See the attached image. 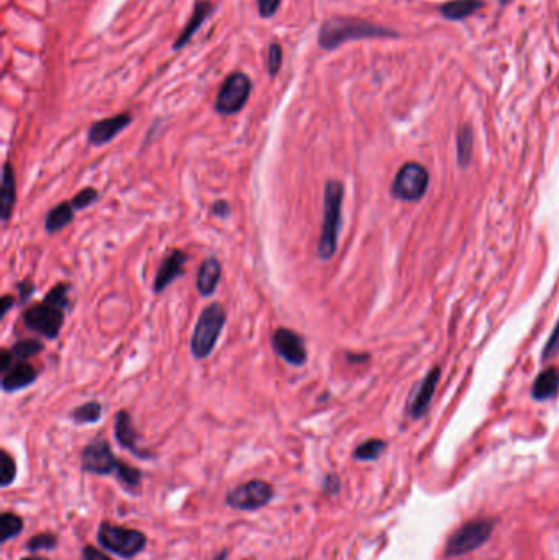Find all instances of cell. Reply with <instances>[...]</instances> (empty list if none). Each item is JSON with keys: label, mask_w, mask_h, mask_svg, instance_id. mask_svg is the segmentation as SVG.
Returning <instances> with one entry per match:
<instances>
[{"label": "cell", "mask_w": 559, "mask_h": 560, "mask_svg": "<svg viewBox=\"0 0 559 560\" xmlns=\"http://www.w3.org/2000/svg\"><path fill=\"white\" fill-rule=\"evenodd\" d=\"M210 212L212 215L217 218H227L231 213V205L227 200H217L212 203Z\"/></svg>", "instance_id": "d590c367"}, {"label": "cell", "mask_w": 559, "mask_h": 560, "mask_svg": "<svg viewBox=\"0 0 559 560\" xmlns=\"http://www.w3.org/2000/svg\"><path fill=\"white\" fill-rule=\"evenodd\" d=\"M15 305V299H13V295H4L2 299H0V306H2V310H0V316H6L8 313V310L12 308V306Z\"/></svg>", "instance_id": "60d3db41"}, {"label": "cell", "mask_w": 559, "mask_h": 560, "mask_svg": "<svg viewBox=\"0 0 559 560\" xmlns=\"http://www.w3.org/2000/svg\"><path fill=\"white\" fill-rule=\"evenodd\" d=\"M274 353L292 367H302L307 362V348L304 338L289 328H277L271 336Z\"/></svg>", "instance_id": "30bf717a"}, {"label": "cell", "mask_w": 559, "mask_h": 560, "mask_svg": "<svg viewBox=\"0 0 559 560\" xmlns=\"http://www.w3.org/2000/svg\"><path fill=\"white\" fill-rule=\"evenodd\" d=\"M281 2L283 0H256L257 4V12L262 18H271L272 15H276V12L279 11Z\"/></svg>", "instance_id": "836d02e7"}, {"label": "cell", "mask_w": 559, "mask_h": 560, "mask_svg": "<svg viewBox=\"0 0 559 560\" xmlns=\"http://www.w3.org/2000/svg\"><path fill=\"white\" fill-rule=\"evenodd\" d=\"M115 439L119 441V444L123 447V449L130 451L131 454L138 456V457H147V452H143L138 447V432H136L133 421H131L130 413L126 410H121L116 413L115 416Z\"/></svg>", "instance_id": "2e32d148"}, {"label": "cell", "mask_w": 559, "mask_h": 560, "mask_svg": "<svg viewBox=\"0 0 559 560\" xmlns=\"http://www.w3.org/2000/svg\"><path fill=\"white\" fill-rule=\"evenodd\" d=\"M99 198H100V193L97 189L86 187V189H82L79 193H76V196L72 197L71 203H72V207H74V210H86V208L94 205Z\"/></svg>", "instance_id": "f546056e"}, {"label": "cell", "mask_w": 559, "mask_h": 560, "mask_svg": "<svg viewBox=\"0 0 559 560\" xmlns=\"http://www.w3.org/2000/svg\"><path fill=\"white\" fill-rule=\"evenodd\" d=\"M74 207H72L71 200H65L58 203L56 207H53L50 212L46 213L45 218V230L48 235H56L71 225L74 221Z\"/></svg>", "instance_id": "ffe728a7"}, {"label": "cell", "mask_w": 559, "mask_h": 560, "mask_svg": "<svg viewBox=\"0 0 559 560\" xmlns=\"http://www.w3.org/2000/svg\"><path fill=\"white\" fill-rule=\"evenodd\" d=\"M220 279H222L220 262H218L217 257L213 256L207 257V259L201 264V267H198L196 279L197 292L202 296H212L215 294L218 284H220Z\"/></svg>", "instance_id": "d6986e66"}, {"label": "cell", "mask_w": 559, "mask_h": 560, "mask_svg": "<svg viewBox=\"0 0 559 560\" xmlns=\"http://www.w3.org/2000/svg\"><path fill=\"white\" fill-rule=\"evenodd\" d=\"M38 374L36 367L28 360H15L6 374H2V390L6 393H13L23 388L33 385L36 382Z\"/></svg>", "instance_id": "5bb4252c"}, {"label": "cell", "mask_w": 559, "mask_h": 560, "mask_svg": "<svg viewBox=\"0 0 559 560\" xmlns=\"http://www.w3.org/2000/svg\"><path fill=\"white\" fill-rule=\"evenodd\" d=\"M13 362H15V357H13L12 350L7 348L0 349V372L6 374L7 370L12 367Z\"/></svg>", "instance_id": "74e56055"}, {"label": "cell", "mask_w": 559, "mask_h": 560, "mask_svg": "<svg viewBox=\"0 0 559 560\" xmlns=\"http://www.w3.org/2000/svg\"><path fill=\"white\" fill-rule=\"evenodd\" d=\"M45 346L40 339H20L12 346L11 350L15 360H28L43 353Z\"/></svg>", "instance_id": "cb8c5ba5"}, {"label": "cell", "mask_w": 559, "mask_h": 560, "mask_svg": "<svg viewBox=\"0 0 559 560\" xmlns=\"http://www.w3.org/2000/svg\"><path fill=\"white\" fill-rule=\"evenodd\" d=\"M323 490L327 491V493L333 495V493H338L339 490V480L337 475H327L325 477V482H323Z\"/></svg>", "instance_id": "ab89813d"}, {"label": "cell", "mask_w": 559, "mask_h": 560, "mask_svg": "<svg viewBox=\"0 0 559 560\" xmlns=\"http://www.w3.org/2000/svg\"><path fill=\"white\" fill-rule=\"evenodd\" d=\"M119 464L120 460L115 459L109 441L102 439V437L92 441L82 451V469L89 472V474H115L116 469H119Z\"/></svg>", "instance_id": "8fae6325"}, {"label": "cell", "mask_w": 559, "mask_h": 560, "mask_svg": "<svg viewBox=\"0 0 559 560\" xmlns=\"http://www.w3.org/2000/svg\"><path fill=\"white\" fill-rule=\"evenodd\" d=\"M69 290H71L69 284H66V282H60V284H56L50 292H48L43 300L66 311L67 308H69Z\"/></svg>", "instance_id": "4316f807"}, {"label": "cell", "mask_w": 559, "mask_h": 560, "mask_svg": "<svg viewBox=\"0 0 559 560\" xmlns=\"http://www.w3.org/2000/svg\"><path fill=\"white\" fill-rule=\"evenodd\" d=\"M429 182V170L424 165L418 163H405L393 179L392 193L398 200L417 202L426 193Z\"/></svg>", "instance_id": "ba28073f"}, {"label": "cell", "mask_w": 559, "mask_h": 560, "mask_svg": "<svg viewBox=\"0 0 559 560\" xmlns=\"http://www.w3.org/2000/svg\"><path fill=\"white\" fill-rule=\"evenodd\" d=\"M81 560H112L109 555H105L102 550L92 547V545H86L84 550H82Z\"/></svg>", "instance_id": "8d00e7d4"}, {"label": "cell", "mask_w": 559, "mask_h": 560, "mask_svg": "<svg viewBox=\"0 0 559 560\" xmlns=\"http://www.w3.org/2000/svg\"><path fill=\"white\" fill-rule=\"evenodd\" d=\"M227 325V310L218 301L207 305L198 315L191 338V353L196 359L203 360L213 353Z\"/></svg>", "instance_id": "3957f363"}, {"label": "cell", "mask_w": 559, "mask_h": 560, "mask_svg": "<svg viewBox=\"0 0 559 560\" xmlns=\"http://www.w3.org/2000/svg\"><path fill=\"white\" fill-rule=\"evenodd\" d=\"M397 36L396 32L387 30L371 22L353 17H332L323 22L318 32V45L327 51L337 50L348 41L366 40V38Z\"/></svg>", "instance_id": "6da1fadb"}, {"label": "cell", "mask_w": 559, "mask_h": 560, "mask_svg": "<svg viewBox=\"0 0 559 560\" xmlns=\"http://www.w3.org/2000/svg\"><path fill=\"white\" fill-rule=\"evenodd\" d=\"M212 11H213V6H212L210 2H208V0H197L196 6H194L191 18L187 20L186 27L182 28V32L179 33V36L176 38V41H174V45H173L174 51H179L181 48L186 46L187 43L192 40L194 33H196L198 28L202 27V23L212 15Z\"/></svg>", "instance_id": "ac0fdd59"}, {"label": "cell", "mask_w": 559, "mask_h": 560, "mask_svg": "<svg viewBox=\"0 0 559 560\" xmlns=\"http://www.w3.org/2000/svg\"><path fill=\"white\" fill-rule=\"evenodd\" d=\"M22 320L27 329L46 339H56L65 326V310L43 300L41 303L28 306Z\"/></svg>", "instance_id": "52a82bcc"}, {"label": "cell", "mask_w": 559, "mask_h": 560, "mask_svg": "<svg viewBox=\"0 0 559 560\" xmlns=\"http://www.w3.org/2000/svg\"><path fill=\"white\" fill-rule=\"evenodd\" d=\"M438 381H440V369L435 367V369H431V372L424 378V381H422L420 385H418L415 393L412 395L410 407H408L410 415L413 418L424 416L426 410H429L431 398H433V395H435L436 383H438Z\"/></svg>", "instance_id": "9a60e30c"}, {"label": "cell", "mask_w": 559, "mask_h": 560, "mask_svg": "<svg viewBox=\"0 0 559 560\" xmlns=\"http://www.w3.org/2000/svg\"><path fill=\"white\" fill-rule=\"evenodd\" d=\"M344 187L339 180L330 179L323 191V221L320 240L317 245V256L320 261H330L338 250L339 228H342Z\"/></svg>", "instance_id": "7a4b0ae2"}, {"label": "cell", "mask_w": 559, "mask_h": 560, "mask_svg": "<svg viewBox=\"0 0 559 560\" xmlns=\"http://www.w3.org/2000/svg\"><path fill=\"white\" fill-rule=\"evenodd\" d=\"M130 123H131L130 114H119L110 116V118L95 121V123L89 128V131H87V141H89V144L99 148V146H104L107 143H110L114 138H116L126 126H130Z\"/></svg>", "instance_id": "4fadbf2b"}, {"label": "cell", "mask_w": 559, "mask_h": 560, "mask_svg": "<svg viewBox=\"0 0 559 560\" xmlns=\"http://www.w3.org/2000/svg\"><path fill=\"white\" fill-rule=\"evenodd\" d=\"M189 256L181 250H171L164 257L161 266L156 272L153 284L154 294H163L169 285L174 284V280L186 274V262Z\"/></svg>", "instance_id": "7c38bea8"}, {"label": "cell", "mask_w": 559, "mask_h": 560, "mask_svg": "<svg viewBox=\"0 0 559 560\" xmlns=\"http://www.w3.org/2000/svg\"><path fill=\"white\" fill-rule=\"evenodd\" d=\"M97 538H99L102 547L125 559H131L135 555H138L144 549V545H147V538H144L143 533L110 523L100 524Z\"/></svg>", "instance_id": "277c9868"}, {"label": "cell", "mask_w": 559, "mask_h": 560, "mask_svg": "<svg viewBox=\"0 0 559 560\" xmlns=\"http://www.w3.org/2000/svg\"><path fill=\"white\" fill-rule=\"evenodd\" d=\"M559 392V372L556 369L549 367L543 370L533 383L532 395L534 400H548L556 397Z\"/></svg>", "instance_id": "44dd1931"}, {"label": "cell", "mask_w": 559, "mask_h": 560, "mask_svg": "<svg viewBox=\"0 0 559 560\" xmlns=\"http://www.w3.org/2000/svg\"><path fill=\"white\" fill-rule=\"evenodd\" d=\"M2 540L7 542L8 539L15 538L17 534L22 533L23 529V521L20 516L13 514V513H4L2 514Z\"/></svg>", "instance_id": "83f0119b"}, {"label": "cell", "mask_w": 559, "mask_h": 560, "mask_svg": "<svg viewBox=\"0 0 559 560\" xmlns=\"http://www.w3.org/2000/svg\"><path fill=\"white\" fill-rule=\"evenodd\" d=\"M473 130L468 125L463 126L458 133V161L459 165H468L473 156Z\"/></svg>", "instance_id": "484cf974"}, {"label": "cell", "mask_w": 559, "mask_h": 560, "mask_svg": "<svg viewBox=\"0 0 559 560\" xmlns=\"http://www.w3.org/2000/svg\"><path fill=\"white\" fill-rule=\"evenodd\" d=\"M17 202V177L12 163H4L2 168V189H0V218L7 223L12 218Z\"/></svg>", "instance_id": "e0dca14e"}, {"label": "cell", "mask_w": 559, "mask_h": 560, "mask_svg": "<svg viewBox=\"0 0 559 560\" xmlns=\"http://www.w3.org/2000/svg\"><path fill=\"white\" fill-rule=\"evenodd\" d=\"M69 418L76 423V425H92V423H97L102 418L100 402L90 400L82 403V405L76 407L74 410L71 411Z\"/></svg>", "instance_id": "603a6c76"}, {"label": "cell", "mask_w": 559, "mask_h": 560, "mask_svg": "<svg viewBox=\"0 0 559 560\" xmlns=\"http://www.w3.org/2000/svg\"><path fill=\"white\" fill-rule=\"evenodd\" d=\"M494 531L492 519H473L454 531L453 535L446 542V555L458 557L483 547L490 539Z\"/></svg>", "instance_id": "8992f818"}, {"label": "cell", "mask_w": 559, "mask_h": 560, "mask_svg": "<svg viewBox=\"0 0 559 560\" xmlns=\"http://www.w3.org/2000/svg\"><path fill=\"white\" fill-rule=\"evenodd\" d=\"M56 535L45 533V534H36L27 542V549L32 550V552H36V550H50L56 545Z\"/></svg>", "instance_id": "d6a6232c"}, {"label": "cell", "mask_w": 559, "mask_h": 560, "mask_svg": "<svg viewBox=\"0 0 559 560\" xmlns=\"http://www.w3.org/2000/svg\"><path fill=\"white\" fill-rule=\"evenodd\" d=\"M384 449H386V442L382 439H368L354 449L353 457L356 460H363V462L376 460L379 459V456L382 454Z\"/></svg>", "instance_id": "d4e9b609"}, {"label": "cell", "mask_w": 559, "mask_h": 560, "mask_svg": "<svg viewBox=\"0 0 559 560\" xmlns=\"http://www.w3.org/2000/svg\"><path fill=\"white\" fill-rule=\"evenodd\" d=\"M252 82L245 72H231L223 82L215 99V111L223 116L235 115L245 109L250 100Z\"/></svg>", "instance_id": "5b68a950"}, {"label": "cell", "mask_w": 559, "mask_h": 560, "mask_svg": "<svg viewBox=\"0 0 559 560\" xmlns=\"http://www.w3.org/2000/svg\"><path fill=\"white\" fill-rule=\"evenodd\" d=\"M558 344H559V325L556 326V329L553 331L551 338H549L546 348H544V350H543V357H549L553 353H556Z\"/></svg>", "instance_id": "f35d334b"}, {"label": "cell", "mask_w": 559, "mask_h": 560, "mask_svg": "<svg viewBox=\"0 0 559 560\" xmlns=\"http://www.w3.org/2000/svg\"><path fill=\"white\" fill-rule=\"evenodd\" d=\"M346 357H348V360L349 362H361V360H366L368 359V355L364 354V355H356V354H346Z\"/></svg>", "instance_id": "b9f144b4"}, {"label": "cell", "mask_w": 559, "mask_h": 560, "mask_svg": "<svg viewBox=\"0 0 559 560\" xmlns=\"http://www.w3.org/2000/svg\"><path fill=\"white\" fill-rule=\"evenodd\" d=\"M15 289H17V292H18V303H20V305H25L27 301L32 299L33 294H35L36 287H35V284H33L32 280L25 279V280L18 282V284L15 285Z\"/></svg>", "instance_id": "e575fe53"}, {"label": "cell", "mask_w": 559, "mask_h": 560, "mask_svg": "<svg viewBox=\"0 0 559 560\" xmlns=\"http://www.w3.org/2000/svg\"><path fill=\"white\" fill-rule=\"evenodd\" d=\"M0 484L4 486L11 485L17 475V465L13 457L7 451L0 452Z\"/></svg>", "instance_id": "f1b7e54d"}, {"label": "cell", "mask_w": 559, "mask_h": 560, "mask_svg": "<svg viewBox=\"0 0 559 560\" xmlns=\"http://www.w3.org/2000/svg\"><path fill=\"white\" fill-rule=\"evenodd\" d=\"M281 66H283V46L274 41L267 48V71H269V76L274 77L281 71Z\"/></svg>", "instance_id": "1f68e13d"}, {"label": "cell", "mask_w": 559, "mask_h": 560, "mask_svg": "<svg viewBox=\"0 0 559 560\" xmlns=\"http://www.w3.org/2000/svg\"><path fill=\"white\" fill-rule=\"evenodd\" d=\"M480 7H483L480 0H451L440 8V12L448 20H463L466 17L474 15Z\"/></svg>", "instance_id": "7402d4cb"}, {"label": "cell", "mask_w": 559, "mask_h": 560, "mask_svg": "<svg viewBox=\"0 0 559 560\" xmlns=\"http://www.w3.org/2000/svg\"><path fill=\"white\" fill-rule=\"evenodd\" d=\"M22 560H45V559H40V557H27V559H22Z\"/></svg>", "instance_id": "ee69618b"}, {"label": "cell", "mask_w": 559, "mask_h": 560, "mask_svg": "<svg viewBox=\"0 0 559 560\" xmlns=\"http://www.w3.org/2000/svg\"><path fill=\"white\" fill-rule=\"evenodd\" d=\"M274 496V490L267 482L251 480L230 490L227 496V503L235 510L255 511L266 506Z\"/></svg>", "instance_id": "9c48e42d"}, {"label": "cell", "mask_w": 559, "mask_h": 560, "mask_svg": "<svg viewBox=\"0 0 559 560\" xmlns=\"http://www.w3.org/2000/svg\"><path fill=\"white\" fill-rule=\"evenodd\" d=\"M115 475H116V479L121 482V484H125L128 486H138L140 482H142V474H140V470L128 464H125V462H121V460L119 464V469H116V472H115Z\"/></svg>", "instance_id": "4dcf8cb0"}, {"label": "cell", "mask_w": 559, "mask_h": 560, "mask_svg": "<svg viewBox=\"0 0 559 560\" xmlns=\"http://www.w3.org/2000/svg\"><path fill=\"white\" fill-rule=\"evenodd\" d=\"M225 559H227V552H222L215 560H225Z\"/></svg>", "instance_id": "7bdbcfd3"}]
</instances>
